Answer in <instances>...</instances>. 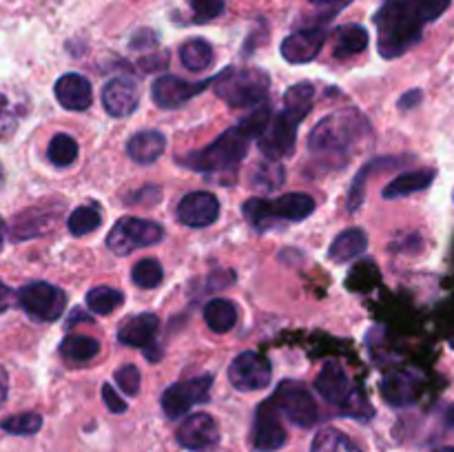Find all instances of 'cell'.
Here are the masks:
<instances>
[{
  "mask_svg": "<svg viewBox=\"0 0 454 452\" xmlns=\"http://www.w3.org/2000/svg\"><path fill=\"white\" fill-rule=\"evenodd\" d=\"M217 97L231 106H260L264 105L270 89V78L257 66H229L215 75Z\"/></svg>",
  "mask_w": 454,
  "mask_h": 452,
  "instance_id": "5",
  "label": "cell"
},
{
  "mask_svg": "<svg viewBox=\"0 0 454 452\" xmlns=\"http://www.w3.org/2000/svg\"><path fill=\"white\" fill-rule=\"evenodd\" d=\"M421 100H424V91H421V89H411V91L403 93V96L399 97L397 106H399V111H411V109H415Z\"/></svg>",
  "mask_w": 454,
  "mask_h": 452,
  "instance_id": "44",
  "label": "cell"
},
{
  "mask_svg": "<svg viewBox=\"0 0 454 452\" xmlns=\"http://www.w3.org/2000/svg\"><path fill=\"white\" fill-rule=\"evenodd\" d=\"M284 167L279 160L264 158L253 167L251 184L257 191H278L284 184Z\"/></svg>",
  "mask_w": 454,
  "mask_h": 452,
  "instance_id": "29",
  "label": "cell"
},
{
  "mask_svg": "<svg viewBox=\"0 0 454 452\" xmlns=\"http://www.w3.org/2000/svg\"><path fill=\"white\" fill-rule=\"evenodd\" d=\"M98 353H100V341L87 335H69L60 344L62 359L67 363H74V366L91 362Z\"/></svg>",
  "mask_w": 454,
  "mask_h": 452,
  "instance_id": "27",
  "label": "cell"
},
{
  "mask_svg": "<svg viewBox=\"0 0 454 452\" xmlns=\"http://www.w3.org/2000/svg\"><path fill=\"white\" fill-rule=\"evenodd\" d=\"M7 393H9V379H7V372L0 368V403L7 399Z\"/></svg>",
  "mask_w": 454,
  "mask_h": 452,
  "instance_id": "46",
  "label": "cell"
},
{
  "mask_svg": "<svg viewBox=\"0 0 454 452\" xmlns=\"http://www.w3.org/2000/svg\"><path fill=\"white\" fill-rule=\"evenodd\" d=\"M53 93L62 109L67 111H87L93 100L91 82L80 74H65L58 78Z\"/></svg>",
  "mask_w": 454,
  "mask_h": 452,
  "instance_id": "20",
  "label": "cell"
},
{
  "mask_svg": "<svg viewBox=\"0 0 454 452\" xmlns=\"http://www.w3.org/2000/svg\"><path fill=\"white\" fill-rule=\"evenodd\" d=\"M4 235H7V226H4V220L0 217V244L4 242Z\"/></svg>",
  "mask_w": 454,
  "mask_h": 452,
  "instance_id": "47",
  "label": "cell"
},
{
  "mask_svg": "<svg viewBox=\"0 0 454 452\" xmlns=\"http://www.w3.org/2000/svg\"><path fill=\"white\" fill-rule=\"evenodd\" d=\"M140 102V87L133 78L120 75V78H111L109 82L102 87V106L114 118H127L137 109Z\"/></svg>",
  "mask_w": 454,
  "mask_h": 452,
  "instance_id": "17",
  "label": "cell"
},
{
  "mask_svg": "<svg viewBox=\"0 0 454 452\" xmlns=\"http://www.w3.org/2000/svg\"><path fill=\"white\" fill-rule=\"evenodd\" d=\"M213 375L193 377V379L180 381L164 390L162 394V410L168 419H180L182 415L191 410L195 403H204L211 397Z\"/></svg>",
  "mask_w": 454,
  "mask_h": 452,
  "instance_id": "10",
  "label": "cell"
},
{
  "mask_svg": "<svg viewBox=\"0 0 454 452\" xmlns=\"http://www.w3.org/2000/svg\"><path fill=\"white\" fill-rule=\"evenodd\" d=\"M213 58L215 53H213L211 43H207L204 38H191L180 47V60L189 71L208 69L213 65Z\"/></svg>",
  "mask_w": 454,
  "mask_h": 452,
  "instance_id": "28",
  "label": "cell"
},
{
  "mask_svg": "<svg viewBox=\"0 0 454 452\" xmlns=\"http://www.w3.org/2000/svg\"><path fill=\"white\" fill-rule=\"evenodd\" d=\"M102 401H105L106 408H109L111 412H115V415L127 412V403H124V399L115 393V388L111 384L102 386Z\"/></svg>",
  "mask_w": 454,
  "mask_h": 452,
  "instance_id": "42",
  "label": "cell"
},
{
  "mask_svg": "<svg viewBox=\"0 0 454 452\" xmlns=\"http://www.w3.org/2000/svg\"><path fill=\"white\" fill-rule=\"evenodd\" d=\"M18 113L13 111V102L0 93V136H9L16 127Z\"/></svg>",
  "mask_w": 454,
  "mask_h": 452,
  "instance_id": "41",
  "label": "cell"
},
{
  "mask_svg": "<svg viewBox=\"0 0 454 452\" xmlns=\"http://www.w3.org/2000/svg\"><path fill=\"white\" fill-rule=\"evenodd\" d=\"M270 118H273V113H270L269 105L255 106L247 118H242L235 127L222 133L215 142L180 158V164L200 173L231 171V168H235L242 162L244 155L248 153L251 142L262 136V131L270 122Z\"/></svg>",
  "mask_w": 454,
  "mask_h": 452,
  "instance_id": "1",
  "label": "cell"
},
{
  "mask_svg": "<svg viewBox=\"0 0 454 452\" xmlns=\"http://www.w3.org/2000/svg\"><path fill=\"white\" fill-rule=\"evenodd\" d=\"M229 379L235 388L244 390V393L264 390L273 379V366L264 355L247 350V353L238 355L229 366Z\"/></svg>",
  "mask_w": 454,
  "mask_h": 452,
  "instance_id": "11",
  "label": "cell"
},
{
  "mask_svg": "<svg viewBox=\"0 0 454 452\" xmlns=\"http://www.w3.org/2000/svg\"><path fill=\"white\" fill-rule=\"evenodd\" d=\"M47 155L49 162H51L53 167H71V164L75 162V158H78V142L71 136H67V133H58V136H53L51 142H49Z\"/></svg>",
  "mask_w": 454,
  "mask_h": 452,
  "instance_id": "33",
  "label": "cell"
},
{
  "mask_svg": "<svg viewBox=\"0 0 454 452\" xmlns=\"http://www.w3.org/2000/svg\"><path fill=\"white\" fill-rule=\"evenodd\" d=\"M371 133L366 115L357 109H340L328 113L326 118L319 120L317 127L309 136V151L319 160H328L335 164H344L348 155L353 153L355 146L366 140Z\"/></svg>",
  "mask_w": 454,
  "mask_h": 452,
  "instance_id": "2",
  "label": "cell"
},
{
  "mask_svg": "<svg viewBox=\"0 0 454 452\" xmlns=\"http://www.w3.org/2000/svg\"><path fill=\"white\" fill-rule=\"evenodd\" d=\"M164 149H167V137L155 129L137 131L127 142V153L136 164H153L164 153Z\"/></svg>",
  "mask_w": 454,
  "mask_h": 452,
  "instance_id": "22",
  "label": "cell"
},
{
  "mask_svg": "<svg viewBox=\"0 0 454 452\" xmlns=\"http://www.w3.org/2000/svg\"><path fill=\"white\" fill-rule=\"evenodd\" d=\"M368 248V235L362 229H346L333 239L331 248H328V257L337 264H346V261L355 260L362 255Z\"/></svg>",
  "mask_w": 454,
  "mask_h": 452,
  "instance_id": "25",
  "label": "cell"
},
{
  "mask_svg": "<svg viewBox=\"0 0 454 452\" xmlns=\"http://www.w3.org/2000/svg\"><path fill=\"white\" fill-rule=\"evenodd\" d=\"M158 44V35L151 29H140L131 38V49L133 51H140V49H153Z\"/></svg>",
  "mask_w": 454,
  "mask_h": 452,
  "instance_id": "43",
  "label": "cell"
},
{
  "mask_svg": "<svg viewBox=\"0 0 454 452\" xmlns=\"http://www.w3.org/2000/svg\"><path fill=\"white\" fill-rule=\"evenodd\" d=\"M177 220L191 229H207L220 217V202L208 191H193L180 199L176 208Z\"/></svg>",
  "mask_w": 454,
  "mask_h": 452,
  "instance_id": "15",
  "label": "cell"
},
{
  "mask_svg": "<svg viewBox=\"0 0 454 452\" xmlns=\"http://www.w3.org/2000/svg\"><path fill=\"white\" fill-rule=\"evenodd\" d=\"M419 375L411 370H395L381 379V394L390 406H411L419 394Z\"/></svg>",
  "mask_w": 454,
  "mask_h": 452,
  "instance_id": "21",
  "label": "cell"
},
{
  "mask_svg": "<svg viewBox=\"0 0 454 452\" xmlns=\"http://www.w3.org/2000/svg\"><path fill=\"white\" fill-rule=\"evenodd\" d=\"M450 348H454V337L450 339Z\"/></svg>",
  "mask_w": 454,
  "mask_h": 452,
  "instance_id": "51",
  "label": "cell"
},
{
  "mask_svg": "<svg viewBox=\"0 0 454 452\" xmlns=\"http://www.w3.org/2000/svg\"><path fill=\"white\" fill-rule=\"evenodd\" d=\"M315 388H317V393L322 394L328 403L341 408V412L348 408V403L353 401L355 393L359 390V388H355L353 381L348 379L346 370L337 362L324 363V368L319 370L317 379H315Z\"/></svg>",
  "mask_w": 454,
  "mask_h": 452,
  "instance_id": "16",
  "label": "cell"
},
{
  "mask_svg": "<svg viewBox=\"0 0 454 452\" xmlns=\"http://www.w3.org/2000/svg\"><path fill=\"white\" fill-rule=\"evenodd\" d=\"M211 84H215V78L202 80V82H186V80L177 78V75H162L151 87V96H153V102L160 109H177V106H182L186 100L202 93Z\"/></svg>",
  "mask_w": 454,
  "mask_h": 452,
  "instance_id": "14",
  "label": "cell"
},
{
  "mask_svg": "<svg viewBox=\"0 0 454 452\" xmlns=\"http://www.w3.org/2000/svg\"><path fill=\"white\" fill-rule=\"evenodd\" d=\"M176 439L186 450L211 452L220 443V425L207 412H195L182 421Z\"/></svg>",
  "mask_w": 454,
  "mask_h": 452,
  "instance_id": "12",
  "label": "cell"
},
{
  "mask_svg": "<svg viewBox=\"0 0 454 452\" xmlns=\"http://www.w3.org/2000/svg\"><path fill=\"white\" fill-rule=\"evenodd\" d=\"M433 452H454V448L443 446V448H437V450H433Z\"/></svg>",
  "mask_w": 454,
  "mask_h": 452,
  "instance_id": "50",
  "label": "cell"
},
{
  "mask_svg": "<svg viewBox=\"0 0 454 452\" xmlns=\"http://www.w3.org/2000/svg\"><path fill=\"white\" fill-rule=\"evenodd\" d=\"M324 43H326V31L317 29V27L315 29L293 31L291 35L282 40L279 53L291 65H306V62L315 60L319 56Z\"/></svg>",
  "mask_w": 454,
  "mask_h": 452,
  "instance_id": "18",
  "label": "cell"
},
{
  "mask_svg": "<svg viewBox=\"0 0 454 452\" xmlns=\"http://www.w3.org/2000/svg\"><path fill=\"white\" fill-rule=\"evenodd\" d=\"M309 3H313V4H333L335 0H309Z\"/></svg>",
  "mask_w": 454,
  "mask_h": 452,
  "instance_id": "49",
  "label": "cell"
},
{
  "mask_svg": "<svg viewBox=\"0 0 454 452\" xmlns=\"http://www.w3.org/2000/svg\"><path fill=\"white\" fill-rule=\"evenodd\" d=\"M286 419L300 428H313L319 421V408L310 390L301 381L286 379L278 386L275 394L270 397Z\"/></svg>",
  "mask_w": 454,
  "mask_h": 452,
  "instance_id": "8",
  "label": "cell"
},
{
  "mask_svg": "<svg viewBox=\"0 0 454 452\" xmlns=\"http://www.w3.org/2000/svg\"><path fill=\"white\" fill-rule=\"evenodd\" d=\"M204 322L213 332H229L238 323V306L229 300H211L204 306Z\"/></svg>",
  "mask_w": 454,
  "mask_h": 452,
  "instance_id": "26",
  "label": "cell"
},
{
  "mask_svg": "<svg viewBox=\"0 0 454 452\" xmlns=\"http://www.w3.org/2000/svg\"><path fill=\"white\" fill-rule=\"evenodd\" d=\"M371 35H368L366 27L362 25H344L335 31V43H333V56L337 60H346V58L359 56L368 49Z\"/></svg>",
  "mask_w": 454,
  "mask_h": 452,
  "instance_id": "24",
  "label": "cell"
},
{
  "mask_svg": "<svg viewBox=\"0 0 454 452\" xmlns=\"http://www.w3.org/2000/svg\"><path fill=\"white\" fill-rule=\"evenodd\" d=\"M304 118V113H297L286 106L279 113H275L262 131V136L257 137V146H260L262 153L273 160L291 158L297 144V127Z\"/></svg>",
  "mask_w": 454,
  "mask_h": 452,
  "instance_id": "7",
  "label": "cell"
},
{
  "mask_svg": "<svg viewBox=\"0 0 454 452\" xmlns=\"http://www.w3.org/2000/svg\"><path fill=\"white\" fill-rule=\"evenodd\" d=\"M124 304L122 291L111 286H96L87 292V306L96 315H111Z\"/></svg>",
  "mask_w": 454,
  "mask_h": 452,
  "instance_id": "30",
  "label": "cell"
},
{
  "mask_svg": "<svg viewBox=\"0 0 454 452\" xmlns=\"http://www.w3.org/2000/svg\"><path fill=\"white\" fill-rule=\"evenodd\" d=\"M315 211V199L306 193H284L279 198H251L242 213L255 230H269L284 222H301Z\"/></svg>",
  "mask_w": 454,
  "mask_h": 452,
  "instance_id": "4",
  "label": "cell"
},
{
  "mask_svg": "<svg viewBox=\"0 0 454 452\" xmlns=\"http://www.w3.org/2000/svg\"><path fill=\"white\" fill-rule=\"evenodd\" d=\"M380 53L388 60L411 51L424 35V18L415 0H386L375 16Z\"/></svg>",
  "mask_w": 454,
  "mask_h": 452,
  "instance_id": "3",
  "label": "cell"
},
{
  "mask_svg": "<svg viewBox=\"0 0 454 452\" xmlns=\"http://www.w3.org/2000/svg\"><path fill=\"white\" fill-rule=\"evenodd\" d=\"M434 177H437V171H434V168H417V171L402 173V175H397L388 186H386L384 198L397 199L412 193H419V191H426L433 184Z\"/></svg>",
  "mask_w": 454,
  "mask_h": 452,
  "instance_id": "23",
  "label": "cell"
},
{
  "mask_svg": "<svg viewBox=\"0 0 454 452\" xmlns=\"http://www.w3.org/2000/svg\"><path fill=\"white\" fill-rule=\"evenodd\" d=\"M12 301H13V292L9 291L7 284H3V279H0V313L9 308V306H12Z\"/></svg>",
  "mask_w": 454,
  "mask_h": 452,
  "instance_id": "45",
  "label": "cell"
},
{
  "mask_svg": "<svg viewBox=\"0 0 454 452\" xmlns=\"http://www.w3.org/2000/svg\"><path fill=\"white\" fill-rule=\"evenodd\" d=\"M195 22H211L220 18L226 9V0H189Z\"/></svg>",
  "mask_w": 454,
  "mask_h": 452,
  "instance_id": "39",
  "label": "cell"
},
{
  "mask_svg": "<svg viewBox=\"0 0 454 452\" xmlns=\"http://www.w3.org/2000/svg\"><path fill=\"white\" fill-rule=\"evenodd\" d=\"M279 415L282 412L278 410L273 399L257 408L255 425H253V446L260 452L279 450L286 443V428H284Z\"/></svg>",
  "mask_w": 454,
  "mask_h": 452,
  "instance_id": "13",
  "label": "cell"
},
{
  "mask_svg": "<svg viewBox=\"0 0 454 452\" xmlns=\"http://www.w3.org/2000/svg\"><path fill=\"white\" fill-rule=\"evenodd\" d=\"M313 97H315V87L310 82H297L284 96V106L286 109L297 111V113L309 115L313 109Z\"/></svg>",
  "mask_w": 454,
  "mask_h": 452,
  "instance_id": "37",
  "label": "cell"
},
{
  "mask_svg": "<svg viewBox=\"0 0 454 452\" xmlns=\"http://www.w3.org/2000/svg\"><path fill=\"white\" fill-rule=\"evenodd\" d=\"M115 384H118V388L122 390L124 394L136 397V394L140 393V384H142V375L140 370H137V366H133V363L120 366L118 370H115Z\"/></svg>",
  "mask_w": 454,
  "mask_h": 452,
  "instance_id": "40",
  "label": "cell"
},
{
  "mask_svg": "<svg viewBox=\"0 0 454 452\" xmlns=\"http://www.w3.org/2000/svg\"><path fill=\"white\" fill-rule=\"evenodd\" d=\"M100 224H102L100 211H98L96 207H87V204H84V207L74 208V213L69 215V222H67L69 233L75 235V238H82V235L93 233Z\"/></svg>",
  "mask_w": 454,
  "mask_h": 452,
  "instance_id": "34",
  "label": "cell"
},
{
  "mask_svg": "<svg viewBox=\"0 0 454 452\" xmlns=\"http://www.w3.org/2000/svg\"><path fill=\"white\" fill-rule=\"evenodd\" d=\"M133 284L140 288H158L164 279V269L158 260L153 257H146L140 260L131 270Z\"/></svg>",
  "mask_w": 454,
  "mask_h": 452,
  "instance_id": "36",
  "label": "cell"
},
{
  "mask_svg": "<svg viewBox=\"0 0 454 452\" xmlns=\"http://www.w3.org/2000/svg\"><path fill=\"white\" fill-rule=\"evenodd\" d=\"M399 162H402V160H397V158H377V160H372V162L364 164L362 171H359L357 177H355L353 186H350V195H348L350 211H357V208L362 207L364 184H366L368 175H371V173H375L377 168H388V167H395V164H399Z\"/></svg>",
  "mask_w": 454,
  "mask_h": 452,
  "instance_id": "32",
  "label": "cell"
},
{
  "mask_svg": "<svg viewBox=\"0 0 454 452\" xmlns=\"http://www.w3.org/2000/svg\"><path fill=\"white\" fill-rule=\"evenodd\" d=\"M49 224H53V215L44 217V213L38 211V208L22 213L16 224H13V239L34 238V235H40L44 229H49Z\"/></svg>",
  "mask_w": 454,
  "mask_h": 452,
  "instance_id": "35",
  "label": "cell"
},
{
  "mask_svg": "<svg viewBox=\"0 0 454 452\" xmlns=\"http://www.w3.org/2000/svg\"><path fill=\"white\" fill-rule=\"evenodd\" d=\"M164 238V229L158 222L142 220V217H122L115 222L114 229L106 235V246L111 253L124 257L131 255L137 248H146L158 244Z\"/></svg>",
  "mask_w": 454,
  "mask_h": 452,
  "instance_id": "6",
  "label": "cell"
},
{
  "mask_svg": "<svg viewBox=\"0 0 454 452\" xmlns=\"http://www.w3.org/2000/svg\"><path fill=\"white\" fill-rule=\"evenodd\" d=\"M310 452H362L353 443L348 434L335 428H324L319 430L317 437L313 439V448Z\"/></svg>",
  "mask_w": 454,
  "mask_h": 452,
  "instance_id": "31",
  "label": "cell"
},
{
  "mask_svg": "<svg viewBox=\"0 0 454 452\" xmlns=\"http://www.w3.org/2000/svg\"><path fill=\"white\" fill-rule=\"evenodd\" d=\"M16 297L18 304L35 322H56L67 308L65 291L49 282L25 284Z\"/></svg>",
  "mask_w": 454,
  "mask_h": 452,
  "instance_id": "9",
  "label": "cell"
},
{
  "mask_svg": "<svg viewBox=\"0 0 454 452\" xmlns=\"http://www.w3.org/2000/svg\"><path fill=\"white\" fill-rule=\"evenodd\" d=\"M446 421H448V425H450V428L454 430V406L450 408V410H448V415H446Z\"/></svg>",
  "mask_w": 454,
  "mask_h": 452,
  "instance_id": "48",
  "label": "cell"
},
{
  "mask_svg": "<svg viewBox=\"0 0 454 452\" xmlns=\"http://www.w3.org/2000/svg\"><path fill=\"white\" fill-rule=\"evenodd\" d=\"M0 428L9 434H35L43 428V417L38 412H20V415L7 417Z\"/></svg>",
  "mask_w": 454,
  "mask_h": 452,
  "instance_id": "38",
  "label": "cell"
},
{
  "mask_svg": "<svg viewBox=\"0 0 454 452\" xmlns=\"http://www.w3.org/2000/svg\"><path fill=\"white\" fill-rule=\"evenodd\" d=\"M158 331H160L158 315L140 313V315H133V317H129L127 322L120 326L118 339H120V344L133 346V348H142L149 353V350L155 348Z\"/></svg>",
  "mask_w": 454,
  "mask_h": 452,
  "instance_id": "19",
  "label": "cell"
}]
</instances>
